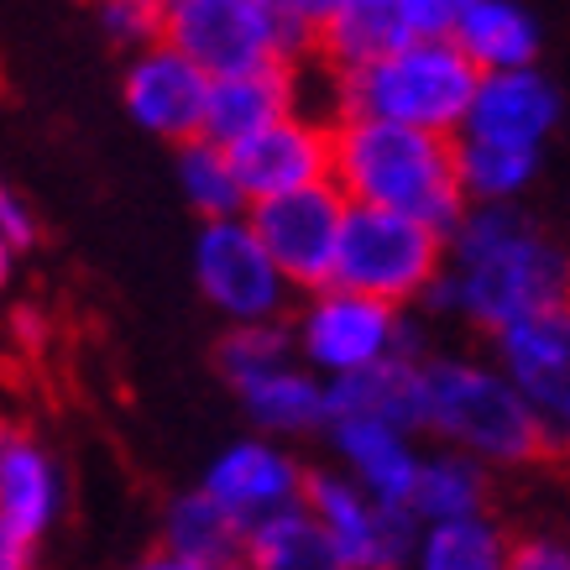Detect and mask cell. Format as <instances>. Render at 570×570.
Segmentation results:
<instances>
[{"label":"cell","mask_w":570,"mask_h":570,"mask_svg":"<svg viewBox=\"0 0 570 570\" xmlns=\"http://www.w3.org/2000/svg\"><path fill=\"white\" fill-rule=\"evenodd\" d=\"M419 304L492 335L508 320L566 304V252L523 205H466L445 230V267Z\"/></svg>","instance_id":"6da1fadb"},{"label":"cell","mask_w":570,"mask_h":570,"mask_svg":"<svg viewBox=\"0 0 570 570\" xmlns=\"http://www.w3.org/2000/svg\"><path fill=\"white\" fill-rule=\"evenodd\" d=\"M330 184L346 194V205L414 215V220L434 225L440 236L466 209L455 189V137L372 121V116L330 121Z\"/></svg>","instance_id":"7a4b0ae2"},{"label":"cell","mask_w":570,"mask_h":570,"mask_svg":"<svg viewBox=\"0 0 570 570\" xmlns=\"http://www.w3.org/2000/svg\"><path fill=\"white\" fill-rule=\"evenodd\" d=\"M434 445L466 450L487 471H519L554 455V434L523 403V393L476 356H430L424 362V430Z\"/></svg>","instance_id":"3957f363"},{"label":"cell","mask_w":570,"mask_h":570,"mask_svg":"<svg viewBox=\"0 0 570 570\" xmlns=\"http://www.w3.org/2000/svg\"><path fill=\"white\" fill-rule=\"evenodd\" d=\"M476 69L450 37L397 42L382 58L351 73H330V121L335 116H372V121L419 126L434 137H455L466 121Z\"/></svg>","instance_id":"277c9868"},{"label":"cell","mask_w":570,"mask_h":570,"mask_svg":"<svg viewBox=\"0 0 570 570\" xmlns=\"http://www.w3.org/2000/svg\"><path fill=\"white\" fill-rule=\"evenodd\" d=\"M288 335H294V362H304L320 382L351 377V372H366V366L393 362V356H403V362L434 356L424 341V325L409 309H393L382 298L351 294L335 283L309 288L298 298Z\"/></svg>","instance_id":"5b68a950"},{"label":"cell","mask_w":570,"mask_h":570,"mask_svg":"<svg viewBox=\"0 0 570 570\" xmlns=\"http://www.w3.org/2000/svg\"><path fill=\"white\" fill-rule=\"evenodd\" d=\"M440 267H445V236L434 225L393 215V209L346 205L335 267H330L335 288L382 298L393 309H414L424 288L440 277Z\"/></svg>","instance_id":"8992f818"},{"label":"cell","mask_w":570,"mask_h":570,"mask_svg":"<svg viewBox=\"0 0 570 570\" xmlns=\"http://www.w3.org/2000/svg\"><path fill=\"white\" fill-rule=\"evenodd\" d=\"M163 6H168L163 42L209 79L309 58V32L267 0H163Z\"/></svg>","instance_id":"52a82bcc"},{"label":"cell","mask_w":570,"mask_h":570,"mask_svg":"<svg viewBox=\"0 0 570 570\" xmlns=\"http://www.w3.org/2000/svg\"><path fill=\"white\" fill-rule=\"evenodd\" d=\"M246 225L257 230L262 252L273 257L283 283L294 294H309V288L330 283L341 225H346V194L335 189L330 178L288 194H267V199L246 205Z\"/></svg>","instance_id":"ba28073f"},{"label":"cell","mask_w":570,"mask_h":570,"mask_svg":"<svg viewBox=\"0 0 570 570\" xmlns=\"http://www.w3.org/2000/svg\"><path fill=\"white\" fill-rule=\"evenodd\" d=\"M298 498L314 513V523L325 529V539L335 544L346 570L409 566V550H414V534H419V519L409 508L372 502L346 471H330V466L304 471V492Z\"/></svg>","instance_id":"9c48e42d"},{"label":"cell","mask_w":570,"mask_h":570,"mask_svg":"<svg viewBox=\"0 0 570 570\" xmlns=\"http://www.w3.org/2000/svg\"><path fill=\"white\" fill-rule=\"evenodd\" d=\"M194 277H199V294L209 298V309L225 314V325L283 320L294 304V288L283 283L273 257L262 252L246 215L205 220L199 242H194Z\"/></svg>","instance_id":"30bf717a"},{"label":"cell","mask_w":570,"mask_h":570,"mask_svg":"<svg viewBox=\"0 0 570 570\" xmlns=\"http://www.w3.org/2000/svg\"><path fill=\"white\" fill-rule=\"evenodd\" d=\"M492 362L523 403L539 414V424L554 434V445L566 440L570 424V309H534L523 320H508L492 330Z\"/></svg>","instance_id":"8fae6325"},{"label":"cell","mask_w":570,"mask_h":570,"mask_svg":"<svg viewBox=\"0 0 570 570\" xmlns=\"http://www.w3.org/2000/svg\"><path fill=\"white\" fill-rule=\"evenodd\" d=\"M225 157L236 168V184H242L246 205L267 199V194L304 189V184L330 178V121L314 116V110H288V116L267 121L252 137L230 141Z\"/></svg>","instance_id":"7c38bea8"},{"label":"cell","mask_w":570,"mask_h":570,"mask_svg":"<svg viewBox=\"0 0 570 570\" xmlns=\"http://www.w3.org/2000/svg\"><path fill=\"white\" fill-rule=\"evenodd\" d=\"M566 116V95L550 73L529 63V69H502V73H476L466 121L455 137H482V141H508V147H550Z\"/></svg>","instance_id":"4fadbf2b"},{"label":"cell","mask_w":570,"mask_h":570,"mask_svg":"<svg viewBox=\"0 0 570 570\" xmlns=\"http://www.w3.org/2000/svg\"><path fill=\"white\" fill-rule=\"evenodd\" d=\"M304 471L309 466H304L283 440L252 434V440L225 445L220 455L209 461L199 492L215 498L225 513L246 529V523H257V519H267V513H277V508L298 502V492H304Z\"/></svg>","instance_id":"5bb4252c"},{"label":"cell","mask_w":570,"mask_h":570,"mask_svg":"<svg viewBox=\"0 0 570 570\" xmlns=\"http://www.w3.org/2000/svg\"><path fill=\"white\" fill-rule=\"evenodd\" d=\"M126 110L141 131H153L163 141H189L199 137V121H205V89L209 73L194 69L189 58L168 42H153V48L131 52V69H126Z\"/></svg>","instance_id":"9a60e30c"},{"label":"cell","mask_w":570,"mask_h":570,"mask_svg":"<svg viewBox=\"0 0 570 570\" xmlns=\"http://www.w3.org/2000/svg\"><path fill=\"white\" fill-rule=\"evenodd\" d=\"M58 513H63V466L11 409H0V523L42 544Z\"/></svg>","instance_id":"2e32d148"},{"label":"cell","mask_w":570,"mask_h":570,"mask_svg":"<svg viewBox=\"0 0 570 570\" xmlns=\"http://www.w3.org/2000/svg\"><path fill=\"white\" fill-rule=\"evenodd\" d=\"M325 430L341 455L335 471H346L372 502L409 508V487L419 471V434L397 430L387 419H330Z\"/></svg>","instance_id":"e0dca14e"},{"label":"cell","mask_w":570,"mask_h":570,"mask_svg":"<svg viewBox=\"0 0 570 570\" xmlns=\"http://www.w3.org/2000/svg\"><path fill=\"white\" fill-rule=\"evenodd\" d=\"M288 110H298V63H262V69L220 73L205 89L199 137H209L215 147H230V141L252 137Z\"/></svg>","instance_id":"ac0fdd59"},{"label":"cell","mask_w":570,"mask_h":570,"mask_svg":"<svg viewBox=\"0 0 570 570\" xmlns=\"http://www.w3.org/2000/svg\"><path fill=\"white\" fill-rule=\"evenodd\" d=\"M450 42L461 48V58L476 73H502L539 63L544 32H539L534 11L519 0H461Z\"/></svg>","instance_id":"d6986e66"},{"label":"cell","mask_w":570,"mask_h":570,"mask_svg":"<svg viewBox=\"0 0 570 570\" xmlns=\"http://www.w3.org/2000/svg\"><path fill=\"white\" fill-rule=\"evenodd\" d=\"M424 362L393 356V362L325 382V424L330 419H387L397 430L419 434L424 430Z\"/></svg>","instance_id":"ffe728a7"},{"label":"cell","mask_w":570,"mask_h":570,"mask_svg":"<svg viewBox=\"0 0 570 570\" xmlns=\"http://www.w3.org/2000/svg\"><path fill=\"white\" fill-rule=\"evenodd\" d=\"M397 42H409L397 0H335L314 27L309 58L325 73H351L382 58L387 48H397Z\"/></svg>","instance_id":"44dd1931"},{"label":"cell","mask_w":570,"mask_h":570,"mask_svg":"<svg viewBox=\"0 0 570 570\" xmlns=\"http://www.w3.org/2000/svg\"><path fill=\"white\" fill-rule=\"evenodd\" d=\"M409 513L419 523H445V519H476L492 513V471L466 455V450H419V471L409 487Z\"/></svg>","instance_id":"7402d4cb"},{"label":"cell","mask_w":570,"mask_h":570,"mask_svg":"<svg viewBox=\"0 0 570 570\" xmlns=\"http://www.w3.org/2000/svg\"><path fill=\"white\" fill-rule=\"evenodd\" d=\"M242 393L246 419L257 424V434L267 440H304V434L325 430V382L314 377L304 362H283L273 372L252 377Z\"/></svg>","instance_id":"603a6c76"},{"label":"cell","mask_w":570,"mask_h":570,"mask_svg":"<svg viewBox=\"0 0 570 570\" xmlns=\"http://www.w3.org/2000/svg\"><path fill=\"white\" fill-rule=\"evenodd\" d=\"M544 174L539 147H508V141L455 137V189L466 205H519Z\"/></svg>","instance_id":"cb8c5ba5"},{"label":"cell","mask_w":570,"mask_h":570,"mask_svg":"<svg viewBox=\"0 0 570 570\" xmlns=\"http://www.w3.org/2000/svg\"><path fill=\"white\" fill-rule=\"evenodd\" d=\"M242 560H252L257 570H346L335 544L325 539V529L304 508V498L277 508V513H267L257 523H246Z\"/></svg>","instance_id":"d4e9b609"},{"label":"cell","mask_w":570,"mask_h":570,"mask_svg":"<svg viewBox=\"0 0 570 570\" xmlns=\"http://www.w3.org/2000/svg\"><path fill=\"white\" fill-rule=\"evenodd\" d=\"M242 523L225 513L215 498H205L199 487L184 492V498L168 502V513H163V544L157 550L178 554V560H189L199 570H220L230 560H242Z\"/></svg>","instance_id":"484cf974"},{"label":"cell","mask_w":570,"mask_h":570,"mask_svg":"<svg viewBox=\"0 0 570 570\" xmlns=\"http://www.w3.org/2000/svg\"><path fill=\"white\" fill-rule=\"evenodd\" d=\"M508 539L513 534H508L492 513L419 523L414 550H409V566L403 570H502Z\"/></svg>","instance_id":"4316f807"},{"label":"cell","mask_w":570,"mask_h":570,"mask_svg":"<svg viewBox=\"0 0 570 570\" xmlns=\"http://www.w3.org/2000/svg\"><path fill=\"white\" fill-rule=\"evenodd\" d=\"M178 189L205 220H230V215H246V194L236 184V168L225 147H215L209 137H189L178 141Z\"/></svg>","instance_id":"83f0119b"},{"label":"cell","mask_w":570,"mask_h":570,"mask_svg":"<svg viewBox=\"0 0 570 570\" xmlns=\"http://www.w3.org/2000/svg\"><path fill=\"white\" fill-rule=\"evenodd\" d=\"M215 362H220L225 382L230 387H246L252 377L273 372V366L294 362V335H288V320H252V325H230L215 346Z\"/></svg>","instance_id":"f1b7e54d"},{"label":"cell","mask_w":570,"mask_h":570,"mask_svg":"<svg viewBox=\"0 0 570 570\" xmlns=\"http://www.w3.org/2000/svg\"><path fill=\"white\" fill-rule=\"evenodd\" d=\"M95 11H100L105 37L121 42V48L141 52L163 42V17H168L163 0H95Z\"/></svg>","instance_id":"f546056e"},{"label":"cell","mask_w":570,"mask_h":570,"mask_svg":"<svg viewBox=\"0 0 570 570\" xmlns=\"http://www.w3.org/2000/svg\"><path fill=\"white\" fill-rule=\"evenodd\" d=\"M502 570H570V550H566V539H554V534L508 539Z\"/></svg>","instance_id":"4dcf8cb0"},{"label":"cell","mask_w":570,"mask_h":570,"mask_svg":"<svg viewBox=\"0 0 570 570\" xmlns=\"http://www.w3.org/2000/svg\"><path fill=\"white\" fill-rule=\"evenodd\" d=\"M455 11H461V0H397V17H403V37H409V42L450 37Z\"/></svg>","instance_id":"1f68e13d"},{"label":"cell","mask_w":570,"mask_h":570,"mask_svg":"<svg viewBox=\"0 0 570 570\" xmlns=\"http://www.w3.org/2000/svg\"><path fill=\"white\" fill-rule=\"evenodd\" d=\"M37 566V539L17 534L11 523H0V570H32Z\"/></svg>","instance_id":"d6a6232c"},{"label":"cell","mask_w":570,"mask_h":570,"mask_svg":"<svg viewBox=\"0 0 570 570\" xmlns=\"http://www.w3.org/2000/svg\"><path fill=\"white\" fill-rule=\"evenodd\" d=\"M11 330H17L21 346L37 351L42 341H48V314L37 309V304H17V309H11Z\"/></svg>","instance_id":"836d02e7"},{"label":"cell","mask_w":570,"mask_h":570,"mask_svg":"<svg viewBox=\"0 0 570 570\" xmlns=\"http://www.w3.org/2000/svg\"><path fill=\"white\" fill-rule=\"evenodd\" d=\"M267 6H277L288 21H298V27L309 32V42H314V27H320V17H325L335 0H267Z\"/></svg>","instance_id":"e575fe53"},{"label":"cell","mask_w":570,"mask_h":570,"mask_svg":"<svg viewBox=\"0 0 570 570\" xmlns=\"http://www.w3.org/2000/svg\"><path fill=\"white\" fill-rule=\"evenodd\" d=\"M131 570H199V566H189V560H178V554H168V550H153V554H141Z\"/></svg>","instance_id":"d590c367"},{"label":"cell","mask_w":570,"mask_h":570,"mask_svg":"<svg viewBox=\"0 0 570 570\" xmlns=\"http://www.w3.org/2000/svg\"><path fill=\"white\" fill-rule=\"evenodd\" d=\"M17 257H21V252H17L11 242H6V236H0V288L11 283V273H17Z\"/></svg>","instance_id":"8d00e7d4"},{"label":"cell","mask_w":570,"mask_h":570,"mask_svg":"<svg viewBox=\"0 0 570 570\" xmlns=\"http://www.w3.org/2000/svg\"><path fill=\"white\" fill-rule=\"evenodd\" d=\"M220 570H257L252 560H230V566H220Z\"/></svg>","instance_id":"74e56055"},{"label":"cell","mask_w":570,"mask_h":570,"mask_svg":"<svg viewBox=\"0 0 570 570\" xmlns=\"http://www.w3.org/2000/svg\"><path fill=\"white\" fill-rule=\"evenodd\" d=\"M0 194H6V184H0Z\"/></svg>","instance_id":"f35d334b"}]
</instances>
